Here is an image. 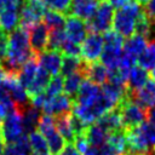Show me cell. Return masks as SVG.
Wrapping results in <instances>:
<instances>
[{"label":"cell","instance_id":"4fadbf2b","mask_svg":"<svg viewBox=\"0 0 155 155\" xmlns=\"http://www.w3.org/2000/svg\"><path fill=\"white\" fill-rule=\"evenodd\" d=\"M128 94L139 107H142L145 110H149L153 107H155V81L148 80L143 87Z\"/></svg>","mask_w":155,"mask_h":155},{"label":"cell","instance_id":"b9f144b4","mask_svg":"<svg viewBox=\"0 0 155 155\" xmlns=\"http://www.w3.org/2000/svg\"><path fill=\"white\" fill-rule=\"evenodd\" d=\"M30 155H51V154H48V153H47V154H36V153H31Z\"/></svg>","mask_w":155,"mask_h":155},{"label":"cell","instance_id":"603a6c76","mask_svg":"<svg viewBox=\"0 0 155 155\" xmlns=\"http://www.w3.org/2000/svg\"><path fill=\"white\" fill-rule=\"evenodd\" d=\"M51 78H52V76H51L45 69H42L41 67H39L34 80L31 81V84H30L29 87L27 88V93H28L29 98H33L34 96H36V94L44 92L45 88L47 87V85H48Z\"/></svg>","mask_w":155,"mask_h":155},{"label":"cell","instance_id":"f1b7e54d","mask_svg":"<svg viewBox=\"0 0 155 155\" xmlns=\"http://www.w3.org/2000/svg\"><path fill=\"white\" fill-rule=\"evenodd\" d=\"M28 139H29V144H30V149L31 153H36V154H47L48 153V145L47 142L45 139V137L38 131H33L28 134ZM50 154V153H48Z\"/></svg>","mask_w":155,"mask_h":155},{"label":"cell","instance_id":"9a60e30c","mask_svg":"<svg viewBox=\"0 0 155 155\" xmlns=\"http://www.w3.org/2000/svg\"><path fill=\"white\" fill-rule=\"evenodd\" d=\"M39 69V63H38V57L36 54H34L33 57H30L18 70L17 73V80L19 82L21 86H23L25 90L29 87V85L31 84V81L34 80L36 71Z\"/></svg>","mask_w":155,"mask_h":155},{"label":"cell","instance_id":"484cf974","mask_svg":"<svg viewBox=\"0 0 155 155\" xmlns=\"http://www.w3.org/2000/svg\"><path fill=\"white\" fill-rule=\"evenodd\" d=\"M137 65L144 68L145 70H151L155 68V40L149 41L147 48L138 56Z\"/></svg>","mask_w":155,"mask_h":155},{"label":"cell","instance_id":"ac0fdd59","mask_svg":"<svg viewBox=\"0 0 155 155\" xmlns=\"http://www.w3.org/2000/svg\"><path fill=\"white\" fill-rule=\"evenodd\" d=\"M84 136H85L88 145L96 147V148H102L107 143L109 133L104 128H102L97 122H93L86 127Z\"/></svg>","mask_w":155,"mask_h":155},{"label":"cell","instance_id":"52a82bcc","mask_svg":"<svg viewBox=\"0 0 155 155\" xmlns=\"http://www.w3.org/2000/svg\"><path fill=\"white\" fill-rule=\"evenodd\" d=\"M21 0H10L0 12V29L10 33L19 27Z\"/></svg>","mask_w":155,"mask_h":155},{"label":"cell","instance_id":"d590c367","mask_svg":"<svg viewBox=\"0 0 155 155\" xmlns=\"http://www.w3.org/2000/svg\"><path fill=\"white\" fill-rule=\"evenodd\" d=\"M59 155H81V154H80V153L78 151V149L74 147V144L67 143Z\"/></svg>","mask_w":155,"mask_h":155},{"label":"cell","instance_id":"1f68e13d","mask_svg":"<svg viewBox=\"0 0 155 155\" xmlns=\"http://www.w3.org/2000/svg\"><path fill=\"white\" fill-rule=\"evenodd\" d=\"M46 8L52 10V11H57L61 13H68L70 5H71V0H42Z\"/></svg>","mask_w":155,"mask_h":155},{"label":"cell","instance_id":"4316f807","mask_svg":"<svg viewBox=\"0 0 155 155\" xmlns=\"http://www.w3.org/2000/svg\"><path fill=\"white\" fill-rule=\"evenodd\" d=\"M154 33V23L153 21L149 18V16L145 13V11L143 10V12L138 16L137 21H136V31L134 34L142 35L145 39H150L151 35Z\"/></svg>","mask_w":155,"mask_h":155},{"label":"cell","instance_id":"7c38bea8","mask_svg":"<svg viewBox=\"0 0 155 155\" xmlns=\"http://www.w3.org/2000/svg\"><path fill=\"white\" fill-rule=\"evenodd\" d=\"M101 1L102 0H71L68 13L87 22L94 16Z\"/></svg>","mask_w":155,"mask_h":155},{"label":"cell","instance_id":"7a4b0ae2","mask_svg":"<svg viewBox=\"0 0 155 155\" xmlns=\"http://www.w3.org/2000/svg\"><path fill=\"white\" fill-rule=\"evenodd\" d=\"M116 108L120 111L122 126H124L125 131L132 130L148 120V110L139 107L130 97V94H127Z\"/></svg>","mask_w":155,"mask_h":155},{"label":"cell","instance_id":"5bb4252c","mask_svg":"<svg viewBox=\"0 0 155 155\" xmlns=\"http://www.w3.org/2000/svg\"><path fill=\"white\" fill-rule=\"evenodd\" d=\"M101 87L99 85L85 79L78 91V94L74 99V103L78 105H90L93 103L101 94Z\"/></svg>","mask_w":155,"mask_h":155},{"label":"cell","instance_id":"e0dca14e","mask_svg":"<svg viewBox=\"0 0 155 155\" xmlns=\"http://www.w3.org/2000/svg\"><path fill=\"white\" fill-rule=\"evenodd\" d=\"M148 80H149L148 70H145L144 68H142L139 65H134L130 70L127 82H126L128 93H133V92L138 91L140 87H143L147 84Z\"/></svg>","mask_w":155,"mask_h":155},{"label":"cell","instance_id":"6da1fadb","mask_svg":"<svg viewBox=\"0 0 155 155\" xmlns=\"http://www.w3.org/2000/svg\"><path fill=\"white\" fill-rule=\"evenodd\" d=\"M143 10L144 8L137 1H133L124 7L117 8L114 13L111 29L120 34L122 38H130L134 35L136 21L138 16L143 12Z\"/></svg>","mask_w":155,"mask_h":155},{"label":"cell","instance_id":"8992f818","mask_svg":"<svg viewBox=\"0 0 155 155\" xmlns=\"http://www.w3.org/2000/svg\"><path fill=\"white\" fill-rule=\"evenodd\" d=\"M81 59L85 63H93L97 62L101 57L104 47L103 35L98 33L88 31L85 40L81 42Z\"/></svg>","mask_w":155,"mask_h":155},{"label":"cell","instance_id":"ee69618b","mask_svg":"<svg viewBox=\"0 0 155 155\" xmlns=\"http://www.w3.org/2000/svg\"><path fill=\"white\" fill-rule=\"evenodd\" d=\"M154 31H155V23H154Z\"/></svg>","mask_w":155,"mask_h":155},{"label":"cell","instance_id":"4dcf8cb0","mask_svg":"<svg viewBox=\"0 0 155 155\" xmlns=\"http://www.w3.org/2000/svg\"><path fill=\"white\" fill-rule=\"evenodd\" d=\"M63 80H64V78L61 74L51 78L47 87L44 91V93L46 94V97L48 99L52 98V97H56V96H58L61 93H63Z\"/></svg>","mask_w":155,"mask_h":155},{"label":"cell","instance_id":"44dd1931","mask_svg":"<svg viewBox=\"0 0 155 155\" xmlns=\"http://www.w3.org/2000/svg\"><path fill=\"white\" fill-rule=\"evenodd\" d=\"M85 79H86L85 69L80 70V71H76V73H73L68 76H64V80H63V91H64V93L74 101L76 94H78V91H79V88H80V86H81V84Z\"/></svg>","mask_w":155,"mask_h":155},{"label":"cell","instance_id":"7402d4cb","mask_svg":"<svg viewBox=\"0 0 155 155\" xmlns=\"http://www.w3.org/2000/svg\"><path fill=\"white\" fill-rule=\"evenodd\" d=\"M148 39H145L144 36L142 35H138V34H134L130 38H127L126 41H124V53L126 54H130L134 58H138V56L147 48L148 46Z\"/></svg>","mask_w":155,"mask_h":155},{"label":"cell","instance_id":"83f0119b","mask_svg":"<svg viewBox=\"0 0 155 155\" xmlns=\"http://www.w3.org/2000/svg\"><path fill=\"white\" fill-rule=\"evenodd\" d=\"M44 23L48 28V30H54V29H63L65 27V17L63 13L52 11V10H46L44 15Z\"/></svg>","mask_w":155,"mask_h":155},{"label":"cell","instance_id":"7bdbcfd3","mask_svg":"<svg viewBox=\"0 0 155 155\" xmlns=\"http://www.w3.org/2000/svg\"><path fill=\"white\" fill-rule=\"evenodd\" d=\"M1 62H2V57H1V53H0V67H1Z\"/></svg>","mask_w":155,"mask_h":155},{"label":"cell","instance_id":"f546056e","mask_svg":"<svg viewBox=\"0 0 155 155\" xmlns=\"http://www.w3.org/2000/svg\"><path fill=\"white\" fill-rule=\"evenodd\" d=\"M67 35H65V30L63 29H54V30H50L48 34V42H47V47L46 50H57L59 51L62 44L65 41Z\"/></svg>","mask_w":155,"mask_h":155},{"label":"cell","instance_id":"f6af8a7d","mask_svg":"<svg viewBox=\"0 0 155 155\" xmlns=\"http://www.w3.org/2000/svg\"><path fill=\"white\" fill-rule=\"evenodd\" d=\"M154 154H155V147H154Z\"/></svg>","mask_w":155,"mask_h":155},{"label":"cell","instance_id":"30bf717a","mask_svg":"<svg viewBox=\"0 0 155 155\" xmlns=\"http://www.w3.org/2000/svg\"><path fill=\"white\" fill-rule=\"evenodd\" d=\"M39 67L45 69L51 76L59 75L62 68L63 54L57 50H45L41 53L36 54Z\"/></svg>","mask_w":155,"mask_h":155},{"label":"cell","instance_id":"7dc6e473","mask_svg":"<svg viewBox=\"0 0 155 155\" xmlns=\"http://www.w3.org/2000/svg\"><path fill=\"white\" fill-rule=\"evenodd\" d=\"M22 1H23V0H22Z\"/></svg>","mask_w":155,"mask_h":155},{"label":"cell","instance_id":"ffe728a7","mask_svg":"<svg viewBox=\"0 0 155 155\" xmlns=\"http://www.w3.org/2000/svg\"><path fill=\"white\" fill-rule=\"evenodd\" d=\"M108 69L101 63V62H93V63H86L85 68V76L87 80L97 84L103 85L108 80Z\"/></svg>","mask_w":155,"mask_h":155},{"label":"cell","instance_id":"ba28073f","mask_svg":"<svg viewBox=\"0 0 155 155\" xmlns=\"http://www.w3.org/2000/svg\"><path fill=\"white\" fill-rule=\"evenodd\" d=\"M48 34L50 30L44 22H39L28 29L29 45L35 54H39L46 50L48 42Z\"/></svg>","mask_w":155,"mask_h":155},{"label":"cell","instance_id":"d4e9b609","mask_svg":"<svg viewBox=\"0 0 155 155\" xmlns=\"http://www.w3.org/2000/svg\"><path fill=\"white\" fill-rule=\"evenodd\" d=\"M86 67V63L81 59V57H73V56H64L62 61V68H61V75L68 76L73 73L84 70Z\"/></svg>","mask_w":155,"mask_h":155},{"label":"cell","instance_id":"2e32d148","mask_svg":"<svg viewBox=\"0 0 155 155\" xmlns=\"http://www.w3.org/2000/svg\"><path fill=\"white\" fill-rule=\"evenodd\" d=\"M96 122L102 128H104L108 133H113V132L124 130L121 115H120V111H119L117 108H114V109L109 110L108 113H105L104 115H102Z\"/></svg>","mask_w":155,"mask_h":155},{"label":"cell","instance_id":"836d02e7","mask_svg":"<svg viewBox=\"0 0 155 155\" xmlns=\"http://www.w3.org/2000/svg\"><path fill=\"white\" fill-rule=\"evenodd\" d=\"M2 155H28V154L21 151L15 144H6Z\"/></svg>","mask_w":155,"mask_h":155},{"label":"cell","instance_id":"d6a6232c","mask_svg":"<svg viewBox=\"0 0 155 155\" xmlns=\"http://www.w3.org/2000/svg\"><path fill=\"white\" fill-rule=\"evenodd\" d=\"M59 51L62 52V54L64 56H73V57H80L81 56V47L79 44H75L68 39H65V41L62 44Z\"/></svg>","mask_w":155,"mask_h":155},{"label":"cell","instance_id":"8fae6325","mask_svg":"<svg viewBox=\"0 0 155 155\" xmlns=\"http://www.w3.org/2000/svg\"><path fill=\"white\" fill-rule=\"evenodd\" d=\"M64 30H65L67 39L75 44H79V45L85 40V38L88 34L86 22L75 16H69L65 19Z\"/></svg>","mask_w":155,"mask_h":155},{"label":"cell","instance_id":"277c9868","mask_svg":"<svg viewBox=\"0 0 155 155\" xmlns=\"http://www.w3.org/2000/svg\"><path fill=\"white\" fill-rule=\"evenodd\" d=\"M46 12L42 0H23L19 7V27L28 30L34 24L41 22Z\"/></svg>","mask_w":155,"mask_h":155},{"label":"cell","instance_id":"cb8c5ba5","mask_svg":"<svg viewBox=\"0 0 155 155\" xmlns=\"http://www.w3.org/2000/svg\"><path fill=\"white\" fill-rule=\"evenodd\" d=\"M70 114H64V115H59L54 119V124H56V128L59 132V134L63 137V139L65 140V143H70L73 144L75 140V136L71 130V125H70Z\"/></svg>","mask_w":155,"mask_h":155},{"label":"cell","instance_id":"ab89813d","mask_svg":"<svg viewBox=\"0 0 155 155\" xmlns=\"http://www.w3.org/2000/svg\"><path fill=\"white\" fill-rule=\"evenodd\" d=\"M5 145H6V143L4 142V139H2V136H1V132H0V155H2V153H4V149H5Z\"/></svg>","mask_w":155,"mask_h":155},{"label":"cell","instance_id":"8d00e7d4","mask_svg":"<svg viewBox=\"0 0 155 155\" xmlns=\"http://www.w3.org/2000/svg\"><path fill=\"white\" fill-rule=\"evenodd\" d=\"M82 155H107L103 148H96V147H88V149Z\"/></svg>","mask_w":155,"mask_h":155},{"label":"cell","instance_id":"e575fe53","mask_svg":"<svg viewBox=\"0 0 155 155\" xmlns=\"http://www.w3.org/2000/svg\"><path fill=\"white\" fill-rule=\"evenodd\" d=\"M144 11L153 21V23H155V0H149V2L144 7Z\"/></svg>","mask_w":155,"mask_h":155},{"label":"cell","instance_id":"74e56055","mask_svg":"<svg viewBox=\"0 0 155 155\" xmlns=\"http://www.w3.org/2000/svg\"><path fill=\"white\" fill-rule=\"evenodd\" d=\"M2 79H4V70L0 69V102H1L4 98H6V97L8 96L7 92H6V90H5V87H4Z\"/></svg>","mask_w":155,"mask_h":155},{"label":"cell","instance_id":"f35d334b","mask_svg":"<svg viewBox=\"0 0 155 155\" xmlns=\"http://www.w3.org/2000/svg\"><path fill=\"white\" fill-rule=\"evenodd\" d=\"M148 120L153 124H155V107L148 110Z\"/></svg>","mask_w":155,"mask_h":155},{"label":"cell","instance_id":"60d3db41","mask_svg":"<svg viewBox=\"0 0 155 155\" xmlns=\"http://www.w3.org/2000/svg\"><path fill=\"white\" fill-rule=\"evenodd\" d=\"M150 76H151V80H154V81H155V68H154V69H151V71H150Z\"/></svg>","mask_w":155,"mask_h":155},{"label":"cell","instance_id":"bcb514c9","mask_svg":"<svg viewBox=\"0 0 155 155\" xmlns=\"http://www.w3.org/2000/svg\"><path fill=\"white\" fill-rule=\"evenodd\" d=\"M1 31H2V30H1V29H0V34H1Z\"/></svg>","mask_w":155,"mask_h":155},{"label":"cell","instance_id":"5b68a950","mask_svg":"<svg viewBox=\"0 0 155 155\" xmlns=\"http://www.w3.org/2000/svg\"><path fill=\"white\" fill-rule=\"evenodd\" d=\"M0 132L6 144L15 143L22 134H24L23 125H22V116L17 110L11 111L4 117L0 125Z\"/></svg>","mask_w":155,"mask_h":155},{"label":"cell","instance_id":"d6986e66","mask_svg":"<svg viewBox=\"0 0 155 155\" xmlns=\"http://www.w3.org/2000/svg\"><path fill=\"white\" fill-rule=\"evenodd\" d=\"M19 114H21V116H22V125H23V131H24V133L29 134L30 132L35 131L36 127H38L40 116H41L40 109L36 108V107H34V105L30 103V104H29L24 110H22Z\"/></svg>","mask_w":155,"mask_h":155},{"label":"cell","instance_id":"3957f363","mask_svg":"<svg viewBox=\"0 0 155 155\" xmlns=\"http://www.w3.org/2000/svg\"><path fill=\"white\" fill-rule=\"evenodd\" d=\"M114 6L108 0H102L99 2V6L94 13V16L86 22L88 31L104 34L105 31L110 30L113 27V19H114Z\"/></svg>","mask_w":155,"mask_h":155},{"label":"cell","instance_id":"9c48e42d","mask_svg":"<svg viewBox=\"0 0 155 155\" xmlns=\"http://www.w3.org/2000/svg\"><path fill=\"white\" fill-rule=\"evenodd\" d=\"M73 102L74 101L69 96H67L65 93H61L56 97L50 98L45 103V105L42 107L44 114L50 115L52 117L69 114L71 113V109H73Z\"/></svg>","mask_w":155,"mask_h":155}]
</instances>
